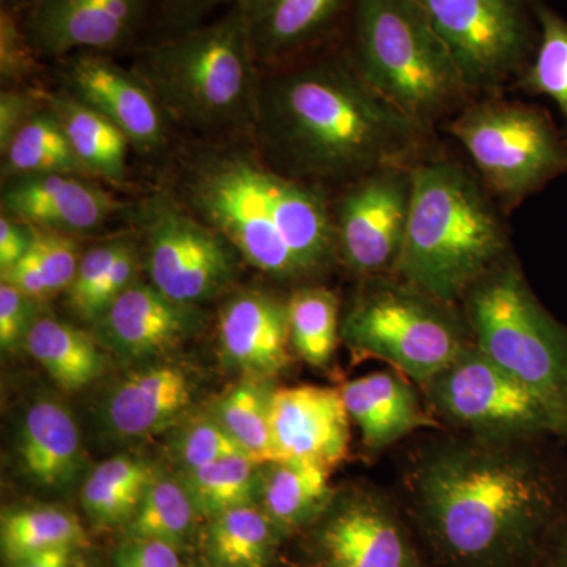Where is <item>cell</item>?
Listing matches in <instances>:
<instances>
[{
  "label": "cell",
  "mask_w": 567,
  "mask_h": 567,
  "mask_svg": "<svg viewBox=\"0 0 567 567\" xmlns=\"http://www.w3.org/2000/svg\"><path fill=\"white\" fill-rule=\"evenodd\" d=\"M413 166H388L331 199L339 260L360 278L393 275L412 205Z\"/></svg>",
  "instance_id": "cell-13"
},
{
  "label": "cell",
  "mask_w": 567,
  "mask_h": 567,
  "mask_svg": "<svg viewBox=\"0 0 567 567\" xmlns=\"http://www.w3.org/2000/svg\"><path fill=\"white\" fill-rule=\"evenodd\" d=\"M24 344L63 390H81L102 375L104 358L95 339L73 324L41 317L32 323Z\"/></svg>",
  "instance_id": "cell-27"
},
{
  "label": "cell",
  "mask_w": 567,
  "mask_h": 567,
  "mask_svg": "<svg viewBox=\"0 0 567 567\" xmlns=\"http://www.w3.org/2000/svg\"><path fill=\"white\" fill-rule=\"evenodd\" d=\"M115 567H182L177 548L159 540L128 539L114 555Z\"/></svg>",
  "instance_id": "cell-44"
},
{
  "label": "cell",
  "mask_w": 567,
  "mask_h": 567,
  "mask_svg": "<svg viewBox=\"0 0 567 567\" xmlns=\"http://www.w3.org/2000/svg\"><path fill=\"white\" fill-rule=\"evenodd\" d=\"M327 567H413L412 548L385 503L358 492L342 499L320 533Z\"/></svg>",
  "instance_id": "cell-20"
},
{
  "label": "cell",
  "mask_w": 567,
  "mask_h": 567,
  "mask_svg": "<svg viewBox=\"0 0 567 567\" xmlns=\"http://www.w3.org/2000/svg\"><path fill=\"white\" fill-rule=\"evenodd\" d=\"M196 513L183 484L156 477L145 492L140 509L126 524L128 539L159 540L175 548L185 546Z\"/></svg>",
  "instance_id": "cell-34"
},
{
  "label": "cell",
  "mask_w": 567,
  "mask_h": 567,
  "mask_svg": "<svg viewBox=\"0 0 567 567\" xmlns=\"http://www.w3.org/2000/svg\"><path fill=\"white\" fill-rule=\"evenodd\" d=\"M47 106V93L20 91V87L2 89L0 93V151L14 133Z\"/></svg>",
  "instance_id": "cell-43"
},
{
  "label": "cell",
  "mask_w": 567,
  "mask_h": 567,
  "mask_svg": "<svg viewBox=\"0 0 567 567\" xmlns=\"http://www.w3.org/2000/svg\"><path fill=\"white\" fill-rule=\"evenodd\" d=\"M251 457L234 456L200 468L186 470L183 486L192 496L197 513L216 517L235 507L254 505L259 483Z\"/></svg>",
  "instance_id": "cell-33"
},
{
  "label": "cell",
  "mask_w": 567,
  "mask_h": 567,
  "mask_svg": "<svg viewBox=\"0 0 567 567\" xmlns=\"http://www.w3.org/2000/svg\"><path fill=\"white\" fill-rule=\"evenodd\" d=\"M147 0H35L24 28L40 58L125 47L140 32Z\"/></svg>",
  "instance_id": "cell-15"
},
{
  "label": "cell",
  "mask_w": 567,
  "mask_h": 567,
  "mask_svg": "<svg viewBox=\"0 0 567 567\" xmlns=\"http://www.w3.org/2000/svg\"><path fill=\"white\" fill-rule=\"evenodd\" d=\"M539 41L517 87L554 100L567 123V22L546 6L537 9Z\"/></svg>",
  "instance_id": "cell-36"
},
{
  "label": "cell",
  "mask_w": 567,
  "mask_h": 567,
  "mask_svg": "<svg viewBox=\"0 0 567 567\" xmlns=\"http://www.w3.org/2000/svg\"><path fill=\"white\" fill-rule=\"evenodd\" d=\"M33 2H35V0H2V3L14 7V9L18 10L28 9Z\"/></svg>",
  "instance_id": "cell-49"
},
{
  "label": "cell",
  "mask_w": 567,
  "mask_h": 567,
  "mask_svg": "<svg viewBox=\"0 0 567 567\" xmlns=\"http://www.w3.org/2000/svg\"><path fill=\"white\" fill-rule=\"evenodd\" d=\"M475 96L517 85L535 58V0H415Z\"/></svg>",
  "instance_id": "cell-10"
},
{
  "label": "cell",
  "mask_w": 567,
  "mask_h": 567,
  "mask_svg": "<svg viewBox=\"0 0 567 567\" xmlns=\"http://www.w3.org/2000/svg\"><path fill=\"white\" fill-rule=\"evenodd\" d=\"M50 110L58 115L78 162L87 175L121 185L126 178V156L132 142L91 106L69 95H47Z\"/></svg>",
  "instance_id": "cell-25"
},
{
  "label": "cell",
  "mask_w": 567,
  "mask_h": 567,
  "mask_svg": "<svg viewBox=\"0 0 567 567\" xmlns=\"http://www.w3.org/2000/svg\"><path fill=\"white\" fill-rule=\"evenodd\" d=\"M290 344L315 368L330 363L339 339V298L323 286H301L287 298Z\"/></svg>",
  "instance_id": "cell-30"
},
{
  "label": "cell",
  "mask_w": 567,
  "mask_h": 567,
  "mask_svg": "<svg viewBox=\"0 0 567 567\" xmlns=\"http://www.w3.org/2000/svg\"><path fill=\"white\" fill-rule=\"evenodd\" d=\"M133 71L166 118L212 136H251L262 71L237 3L218 21L142 51Z\"/></svg>",
  "instance_id": "cell-5"
},
{
  "label": "cell",
  "mask_w": 567,
  "mask_h": 567,
  "mask_svg": "<svg viewBox=\"0 0 567 567\" xmlns=\"http://www.w3.org/2000/svg\"><path fill=\"white\" fill-rule=\"evenodd\" d=\"M415 491L440 543L470 563L513 555L551 507L537 465L488 440L431 454L416 472Z\"/></svg>",
  "instance_id": "cell-3"
},
{
  "label": "cell",
  "mask_w": 567,
  "mask_h": 567,
  "mask_svg": "<svg viewBox=\"0 0 567 567\" xmlns=\"http://www.w3.org/2000/svg\"><path fill=\"white\" fill-rule=\"evenodd\" d=\"M507 254L503 208L477 174L434 153L413 166L412 205L395 278L454 305Z\"/></svg>",
  "instance_id": "cell-4"
},
{
  "label": "cell",
  "mask_w": 567,
  "mask_h": 567,
  "mask_svg": "<svg viewBox=\"0 0 567 567\" xmlns=\"http://www.w3.org/2000/svg\"><path fill=\"white\" fill-rule=\"evenodd\" d=\"M224 358L249 379L279 375L292 363L287 300L264 290L233 295L219 311Z\"/></svg>",
  "instance_id": "cell-19"
},
{
  "label": "cell",
  "mask_w": 567,
  "mask_h": 567,
  "mask_svg": "<svg viewBox=\"0 0 567 567\" xmlns=\"http://www.w3.org/2000/svg\"><path fill=\"white\" fill-rule=\"evenodd\" d=\"M114 352L147 358L169 352L197 327V306L178 303L151 282L136 281L95 322Z\"/></svg>",
  "instance_id": "cell-21"
},
{
  "label": "cell",
  "mask_w": 567,
  "mask_h": 567,
  "mask_svg": "<svg viewBox=\"0 0 567 567\" xmlns=\"http://www.w3.org/2000/svg\"><path fill=\"white\" fill-rule=\"evenodd\" d=\"M74 547H58L14 563V567H71Z\"/></svg>",
  "instance_id": "cell-48"
},
{
  "label": "cell",
  "mask_w": 567,
  "mask_h": 567,
  "mask_svg": "<svg viewBox=\"0 0 567 567\" xmlns=\"http://www.w3.org/2000/svg\"><path fill=\"white\" fill-rule=\"evenodd\" d=\"M61 61V80L69 95L114 123L141 152L163 147L166 115L133 70L99 52H78Z\"/></svg>",
  "instance_id": "cell-14"
},
{
  "label": "cell",
  "mask_w": 567,
  "mask_h": 567,
  "mask_svg": "<svg viewBox=\"0 0 567 567\" xmlns=\"http://www.w3.org/2000/svg\"><path fill=\"white\" fill-rule=\"evenodd\" d=\"M251 137L275 171L324 192L432 155V133L371 87L346 48L262 71Z\"/></svg>",
  "instance_id": "cell-1"
},
{
  "label": "cell",
  "mask_w": 567,
  "mask_h": 567,
  "mask_svg": "<svg viewBox=\"0 0 567 567\" xmlns=\"http://www.w3.org/2000/svg\"><path fill=\"white\" fill-rule=\"evenodd\" d=\"M229 2L237 3V0H163L166 10L183 22L200 20L215 7Z\"/></svg>",
  "instance_id": "cell-47"
},
{
  "label": "cell",
  "mask_w": 567,
  "mask_h": 567,
  "mask_svg": "<svg viewBox=\"0 0 567 567\" xmlns=\"http://www.w3.org/2000/svg\"><path fill=\"white\" fill-rule=\"evenodd\" d=\"M402 375L395 369L371 372L341 388L350 420L360 427L363 445L371 451L385 450L417 429L439 425Z\"/></svg>",
  "instance_id": "cell-23"
},
{
  "label": "cell",
  "mask_w": 567,
  "mask_h": 567,
  "mask_svg": "<svg viewBox=\"0 0 567 567\" xmlns=\"http://www.w3.org/2000/svg\"><path fill=\"white\" fill-rule=\"evenodd\" d=\"M140 265V248L130 240V244L123 249L118 259L112 265L110 274L104 276L103 281L96 287L81 319L95 323L96 320L106 312V309L110 308L128 287H132L133 284L137 281Z\"/></svg>",
  "instance_id": "cell-41"
},
{
  "label": "cell",
  "mask_w": 567,
  "mask_h": 567,
  "mask_svg": "<svg viewBox=\"0 0 567 567\" xmlns=\"http://www.w3.org/2000/svg\"><path fill=\"white\" fill-rule=\"evenodd\" d=\"M271 435L276 461L334 466L349 454L350 415L341 388L284 386L271 393Z\"/></svg>",
  "instance_id": "cell-16"
},
{
  "label": "cell",
  "mask_w": 567,
  "mask_h": 567,
  "mask_svg": "<svg viewBox=\"0 0 567 567\" xmlns=\"http://www.w3.org/2000/svg\"><path fill=\"white\" fill-rule=\"evenodd\" d=\"M32 245V229L9 213L0 216V274L10 270Z\"/></svg>",
  "instance_id": "cell-46"
},
{
  "label": "cell",
  "mask_w": 567,
  "mask_h": 567,
  "mask_svg": "<svg viewBox=\"0 0 567 567\" xmlns=\"http://www.w3.org/2000/svg\"><path fill=\"white\" fill-rule=\"evenodd\" d=\"M35 301L25 297L9 282L0 284V346L14 349L25 341L32 327V308Z\"/></svg>",
  "instance_id": "cell-42"
},
{
  "label": "cell",
  "mask_w": 567,
  "mask_h": 567,
  "mask_svg": "<svg viewBox=\"0 0 567 567\" xmlns=\"http://www.w3.org/2000/svg\"><path fill=\"white\" fill-rule=\"evenodd\" d=\"M22 465L44 487H61L76 475L81 464V439L69 410L43 399L28 410L21 429Z\"/></svg>",
  "instance_id": "cell-24"
},
{
  "label": "cell",
  "mask_w": 567,
  "mask_h": 567,
  "mask_svg": "<svg viewBox=\"0 0 567 567\" xmlns=\"http://www.w3.org/2000/svg\"><path fill=\"white\" fill-rule=\"evenodd\" d=\"M134 219L145 241L151 284L171 300L199 306L234 286L244 260L173 193L148 194L137 204Z\"/></svg>",
  "instance_id": "cell-11"
},
{
  "label": "cell",
  "mask_w": 567,
  "mask_h": 567,
  "mask_svg": "<svg viewBox=\"0 0 567 567\" xmlns=\"http://www.w3.org/2000/svg\"><path fill=\"white\" fill-rule=\"evenodd\" d=\"M177 454L186 470L200 468L227 457L248 456L237 440L216 420L197 421L189 425L178 440Z\"/></svg>",
  "instance_id": "cell-39"
},
{
  "label": "cell",
  "mask_w": 567,
  "mask_h": 567,
  "mask_svg": "<svg viewBox=\"0 0 567 567\" xmlns=\"http://www.w3.org/2000/svg\"><path fill=\"white\" fill-rule=\"evenodd\" d=\"M440 416L488 442L567 435V424L520 380L470 346L453 364L425 383Z\"/></svg>",
  "instance_id": "cell-12"
},
{
  "label": "cell",
  "mask_w": 567,
  "mask_h": 567,
  "mask_svg": "<svg viewBox=\"0 0 567 567\" xmlns=\"http://www.w3.org/2000/svg\"><path fill=\"white\" fill-rule=\"evenodd\" d=\"M128 244L130 240H126V238H115V240L93 246L81 257L76 276H74L73 282L66 290L70 308L78 316L82 317L84 315L96 287L103 281L104 276L110 274L112 265L115 264V260L118 259Z\"/></svg>",
  "instance_id": "cell-40"
},
{
  "label": "cell",
  "mask_w": 567,
  "mask_h": 567,
  "mask_svg": "<svg viewBox=\"0 0 567 567\" xmlns=\"http://www.w3.org/2000/svg\"><path fill=\"white\" fill-rule=\"evenodd\" d=\"M173 194L244 262L276 281H312L339 260L331 197L275 171L254 145L194 148L181 162Z\"/></svg>",
  "instance_id": "cell-2"
},
{
  "label": "cell",
  "mask_w": 567,
  "mask_h": 567,
  "mask_svg": "<svg viewBox=\"0 0 567 567\" xmlns=\"http://www.w3.org/2000/svg\"><path fill=\"white\" fill-rule=\"evenodd\" d=\"M188 375L174 364L140 369L114 388L106 402L111 431L123 439L155 435L192 405Z\"/></svg>",
  "instance_id": "cell-22"
},
{
  "label": "cell",
  "mask_w": 567,
  "mask_h": 567,
  "mask_svg": "<svg viewBox=\"0 0 567 567\" xmlns=\"http://www.w3.org/2000/svg\"><path fill=\"white\" fill-rule=\"evenodd\" d=\"M29 227L32 229V248L51 297L63 290L66 292L76 276L81 260L76 241L70 238L69 234Z\"/></svg>",
  "instance_id": "cell-38"
},
{
  "label": "cell",
  "mask_w": 567,
  "mask_h": 567,
  "mask_svg": "<svg viewBox=\"0 0 567 567\" xmlns=\"http://www.w3.org/2000/svg\"><path fill=\"white\" fill-rule=\"evenodd\" d=\"M0 275H2L3 282H9L11 286L17 287L20 292L31 298L35 303H40V301L48 300L51 297L32 245L21 260H18L6 274Z\"/></svg>",
  "instance_id": "cell-45"
},
{
  "label": "cell",
  "mask_w": 567,
  "mask_h": 567,
  "mask_svg": "<svg viewBox=\"0 0 567 567\" xmlns=\"http://www.w3.org/2000/svg\"><path fill=\"white\" fill-rule=\"evenodd\" d=\"M118 208L117 199L87 175H24L3 183L2 212L40 229L89 233L103 226Z\"/></svg>",
  "instance_id": "cell-18"
},
{
  "label": "cell",
  "mask_w": 567,
  "mask_h": 567,
  "mask_svg": "<svg viewBox=\"0 0 567 567\" xmlns=\"http://www.w3.org/2000/svg\"><path fill=\"white\" fill-rule=\"evenodd\" d=\"M260 71L281 69L322 51L354 0H237Z\"/></svg>",
  "instance_id": "cell-17"
},
{
  "label": "cell",
  "mask_w": 567,
  "mask_h": 567,
  "mask_svg": "<svg viewBox=\"0 0 567 567\" xmlns=\"http://www.w3.org/2000/svg\"><path fill=\"white\" fill-rule=\"evenodd\" d=\"M276 525L264 509L241 506L212 518L208 548L223 567H264L275 544Z\"/></svg>",
  "instance_id": "cell-32"
},
{
  "label": "cell",
  "mask_w": 567,
  "mask_h": 567,
  "mask_svg": "<svg viewBox=\"0 0 567 567\" xmlns=\"http://www.w3.org/2000/svg\"><path fill=\"white\" fill-rule=\"evenodd\" d=\"M0 152L6 181L24 175H87L78 162L58 115L50 110L48 103L14 133L7 147Z\"/></svg>",
  "instance_id": "cell-28"
},
{
  "label": "cell",
  "mask_w": 567,
  "mask_h": 567,
  "mask_svg": "<svg viewBox=\"0 0 567 567\" xmlns=\"http://www.w3.org/2000/svg\"><path fill=\"white\" fill-rule=\"evenodd\" d=\"M3 557L10 563L58 547H78L85 532L74 514L59 507H28L6 514L0 529Z\"/></svg>",
  "instance_id": "cell-31"
},
{
  "label": "cell",
  "mask_w": 567,
  "mask_h": 567,
  "mask_svg": "<svg viewBox=\"0 0 567 567\" xmlns=\"http://www.w3.org/2000/svg\"><path fill=\"white\" fill-rule=\"evenodd\" d=\"M465 148L477 177L511 210L567 171V142L550 115L502 95L476 96L442 126Z\"/></svg>",
  "instance_id": "cell-9"
},
{
  "label": "cell",
  "mask_w": 567,
  "mask_h": 567,
  "mask_svg": "<svg viewBox=\"0 0 567 567\" xmlns=\"http://www.w3.org/2000/svg\"><path fill=\"white\" fill-rule=\"evenodd\" d=\"M156 480L151 466L132 457H112L91 473L82 487V506L99 527L128 524Z\"/></svg>",
  "instance_id": "cell-29"
},
{
  "label": "cell",
  "mask_w": 567,
  "mask_h": 567,
  "mask_svg": "<svg viewBox=\"0 0 567 567\" xmlns=\"http://www.w3.org/2000/svg\"><path fill=\"white\" fill-rule=\"evenodd\" d=\"M264 466L262 509L276 528L300 527L330 505L331 470L327 466L305 461H276Z\"/></svg>",
  "instance_id": "cell-26"
},
{
  "label": "cell",
  "mask_w": 567,
  "mask_h": 567,
  "mask_svg": "<svg viewBox=\"0 0 567 567\" xmlns=\"http://www.w3.org/2000/svg\"><path fill=\"white\" fill-rule=\"evenodd\" d=\"M350 61L371 87L427 132L476 99L415 0H354Z\"/></svg>",
  "instance_id": "cell-6"
},
{
  "label": "cell",
  "mask_w": 567,
  "mask_h": 567,
  "mask_svg": "<svg viewBox=\"0 0 567 567\" xmlns=\"http://www.w3.org/2000/svg\"><path fill=\"white\" fill-rule=\"evenodd\" d=\"M365 279L342 322V338L360 360H380L425 385L468 349V322L390 275Z\"/></svg>",
  "instance_id": "cell-8"
},
{
  "label": "cell",
  "mask_w": 567,
  "mask_h": 567,
  "mask_svg": "<svg viewBox=\"0 0 567 567\" xmlns=\"http://www.w3.org/2000/svg\"><path fill=\"white\" fill-rule=\"evenodd\" d=\"M270 401L271 393L249 380L235 386L216 405V421L259 465L276 462Z\"/></svg>",
  "instance_id": "cell-35"
},
{
  "label": "cell",
  "mask_w": 567,
  "mask_h": 567,
  "mask_svg": "<svg viewBox=\"0 0 567 567\" xmlns=\"http://www.w3.org/2000/svg\"><path fill=\"white\" fill-rule=\"evenodd\" d=\"M476 349L539 394L567 424V331L507 256L465 295Z\"/></svg>",
  "instance_id": "cell-7"
},
{
  "label": "cell",
  "mask_w": 567,
  "mask_h": 567,
  "mask_svg": "<svg viewBox=\"0 0 567 567\" xmlns=\"http://www.w3.org/2000/svg\"><path fill=\"white\" fill-rule=\"evenodd\" d=\"M40 54L33 48L20 10L2 3L0 9V80L3 89L17 87L39 70Z\"/></svg>",
  "instance_id": "cell-37"
}]
</instances>
